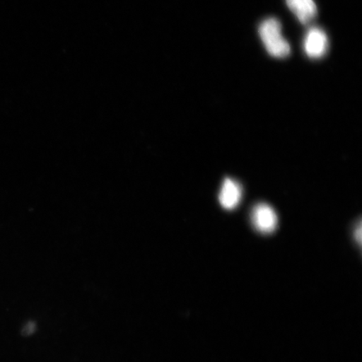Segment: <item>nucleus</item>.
I'll list each match as a JSON object with an SVG mask.
<instances>
[{"mask_svg":"<svg viewBox=\"0 0 362 362\" xmlns=\"http://www.w3.org/2000/svg\"><path fill=\"white\" fill-rule=\"evenodd\" d=\"M282 25L275 18H269L262 22L259 33L267 51L271 56L285 58L291 54V45L283 37Z\"/></svg>","mask_w":362,"mask_h":362,"instance_id":"1","label":"nucleus"},{"mask_svg":"<svg viewBox=\"0 0 362 362\" xmlns=\"http://www.w3.org/2000/svg\"><path fill=\"white\" fill-rule=\"evenodd\" d=\"M252 221L259 233L269 234L277 228L278 216L273 208L267 204L261 203L253 208Z\"/></svg>","mask_w":362,"mask_h":362,"instance_id":"2","label":"nucleus"},{"mask_svg":"<svg viewBox=\"0 0 362 362\" xmlns=\"http://www.w3.org/2000/svg\"><path fill=\"white\" fill-rule=\"evenodd\" d=\"M327 35L322 30L313 28L308 33L305 42V49L308 56L320 58L327 52Z\"/></svg>","mask_w":362,"mask_h":362,"instance_id":"3","label":"nucleus"},{"mask_svg":"<svg viewBox=\"0 0 362 362\" xmlns=\"http://www.w3.org/2000/svg\"><path fill=\"white\" fill-rule=\"evenodd\" d=\"M242 199V188L233 180H224L219 194V202L225 209L232 210L236 207Z\"/></svg>","mask_w":362,"mask_h":362,"instance_id":"4","label":"nucleus"},{"mask_svg":"<svg viewBox=\"0 0 362 362\" xmlns=\"http://www.w3.org/2000/svg\"><path fill=\"white\" fill-rule=\"evenodd\" d=\"M288 6L303 25H310L317 15L314 0H286Z\"/></svg>","mask_w":362,"mask_h":362,"instance_id":"5","label":"nucleus"},{"mask_svg":"<svg viewBox=\"0 0 362 362\" xmlns=\"http://www.w3.org/2000/svg\"><path fill=\"white\" fill-rule=\"evenodd\" d=\"M35 329V324L29 322L25 325L24 329H23V333L26 334V336H29V334H33Z\"/></svg>","mask_w":362,"mask_h":362,"instance_id":"6","label":"nucleus"},{"mask_svg":"<svg viewBox=\"0 0 362 362\" xmlns=\"http://www.w3.org/2000/svg\"><path fill=\"white\" fill-rule=\"evenodd\" d=\"M355 237L356 242L361 243V225L359 223L358 226H357L355 232Z\"/></svg>","mask_w":362,"mask_h":362,"instance_id":"7","label":"nucleus"}]
</instances>
